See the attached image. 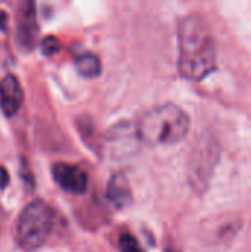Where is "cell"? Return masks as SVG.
I'll return each mask as SVG.
<instances>
[{
  "label": "cell",
  "instance_id": "cell-1",
  "mask_svg": "<svg viewBox=\"0 0 251 252\" xmlns=\"http://www.w3.org/2000/svg\"><path fill=\"white\" fill-rule=\"evenodd\" d=\"M179 71L192 81L216 69V43L209 24L198 15H188L179 24Z\"/></svg>",
  "mask_w": 251,
  "mask_h": 252
},
{
  "label": "cell",
  "instance_id": "cell-2",
  "mask_svg": "<svg viewBox=\"0 0 251 252\" xmlns=\"http://www.w3.org/2000/svg\"><path fill=\"white\" fill-rule=\"evenodd\" d=\"M189 130L186 112L172 103L146 111L138 123V136L148 146H170L179 143Z\"/></svg>",
  "mask_w": 251,
  "mask_h": 252
},
{
  "label": "cell",
  "instance_id": "cell-3",
  "mask_svg": "<svg viewBox=\"0 0 251 252\" xmlns=\"http://www.w3.org/2000/svg\"><path fill=\"white\" fill-rule=\"evenodd\" d=\"M55 224L53 210L43 201L28 204L18 220L16 235L24 250H37L49 238Z\"/></svg>",
  "mask_w": 251,
  "mask_h": 252
},
{
  "label": "cell",
  "instance_id": "cell-4",
  "mask_svg": "<svg viewBox=\"0 0 251 252\" xmlns=\"http://www.w3.org/2000/svg\"><path fill=\"white\" fill-rule=\"evenodd\" d=\"M55 182L67 192L71 193H84L87 189V174L77 165L59 162L52 168Z\"/></svg>",
  "mask_w": 251,
  "mask_h": 252
},
{
  "label": "cell",
  "instance_id": "cell-5",
  "mask_svg": "<svg viewBox=\"0 0 251 252\" xmlns=\"http://www.w3.org/2000/svg\"><path fill=\"white\" fill-rule=\"evenodd\" d=\"M22 100H24V93L19 80L12 74L3 77L0 80V108L4 112V115L7 117L15 115L19 111Z\"/></svg>",
  "mask_w": 251,
  "mask_h": 252
},
{
  "label": "cell",
  "instance_id": "cell-6",
  "mask_svg": "<svg viewBox=\"0 0 251 252\" xmlns=\"http://www.w3.org/2000/svg\"><path fill=\"white\" fill-rule=\"evenodd\" d=\"M107 196L115 208H126L132 202V189L124 174H114L108 182Z\"/></svg>",
  "mask_w": 251,
  "mask_h": 252
},
{
  "label": "cell",
  "instance_id": "cell-7",
  "mask_svg": "<svg viewBox=\"0 0 251 252\" xmlns=\"http://www.w3.org/2000/svg\"><path fill=\"white\" fill-rule=\"evenodd\" d=\"M18 31H19V38H21L24 46L30 47L34 44V38L37 34V24H36L34 4L31 1L21 4Z\"/></svg>",
  "mask_w": 251,
  "mask_h": 252
},
{
  "label": "cell",
  "instance_id": "cell-8",
  "mask_svg": "<svg viewBox=\"0 0 251 252\" xmlns=\"http://www.w3.org/2000/svg\"><path fill=\"white\" fill-rule=\"evenodd\" d=\"M75 68L83 77H98L101 74V59L95 53L86 52L75 58Z\"/></svg>",
  "mask_w": 251,
  "mask_h": 252
},
{
  "label": "cell",
  "instance_id": "cell-9",
  "mask_svg": "<svg viewBox=\"0 0 251 252\" xmlns=\"http://www.w3.org/2000/svg\"><path fill=\"white\" fill-rule=\"evenodd\" d=\"M118 247L121 252H143L138 239L135 236H132L130 233H123L118 238Z\"/></svg>",
  "mask_w": 251,
  "mask_h": 252
},
{
  "label": "cell",
  "instance_id": "cell-10",
  "mask_svg": "<svg viewBox=\"0 0 251 252\" xmlns=\"http://www.w3.org/2000/svg\"><path fill=\"white\" fill-rule=\"evenodd\" d=\"M59 47H61V43H59V40H58L56 37H53V35L44 37V38L41 40V43H40V49H41V52H43L46 56H53L55 53H58Z\"/></svg>",
  "mask_w": 251,
  "mask_h": 252
},
{
  "label": "cell",
  "instance_id": "cell-11",
  "mask_svg": "<svg viewBox=\"0 0 251 252\" xmlns=\"http://www.w3.org/2000/svg\"><path fill=\"white\" fill-rule=\"evenodd\" d=\"M9 185V173L4 167L0 165V189L6 188Z\"/></svg>",
  "mask_w": 251,
  "mask_h": 252
}]
</instances>
